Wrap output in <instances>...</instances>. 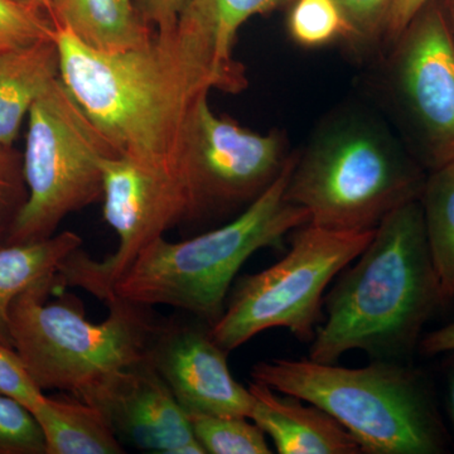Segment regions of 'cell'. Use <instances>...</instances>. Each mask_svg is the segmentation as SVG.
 <instances>
[{
    "label": "cell",
    "instance_id": "23",
    "mask_svg": "<svg viewBox=\"0 0 454 454\" xmlns=\"http://www.w3.org/2000/svg\"><path fill=\"white\" fill-rule=\"evenodd\" d=\"M0 454H46L43 434L32 411L0 394Z\"/></svg>",
    "mask_w": 454,
    "mask_h": 454
},
{
    "label": "cell",
    "instance_id": "30",
    "mask_svg": "<svg viewBox=\"0 0 454 454\" xmlns=\"http://www.w3.org/2000/svg\"><path fill=\"white\" fill-rule=\"evenodd\" d=\"M448 411H450V420L454 428V357L448 367Z\"/></svg>",
    "mask_w": 454,
    "mask_h": 454
},
{
    "label": "cell",
    "instance_id": "18",
    "mask_svg": "<svg viewBox=\"0 0 454 454\" xmlns=\"http://www.w3.org/2000/svg\"><path fill=\"white\" fill-rule=\"evenodd\" d=\"M427 240L444 304L454 301V160L428 172L422 195Z\"/></svg>",
    "mask_w": 454,
    "mask_h": 454
},
{
    "label": "cell",
    "instance_id": "14",
    "mask_svg": "<svg viewBox=\"0 0 454 454\" xmlns=\"http://www.w3.org/2000/svg\"><path fill=\"white\" fill-rule=\"evenodd\" d=\"M49 14L53 25L98 52L137 49L154 35L133 0H51Z\"/></svg>",
    "mask_w": 454,
    "mask_h": 454
},
{
    "label": "cell",
    "instance_id": "2",
    "mask_svg": "<svg viewBox=\"0 0 454 454\" xmlns=\"http://www.w3.org/2000/svg\"><path fill=\"white\" fill-rule=\"evenodd\" d=\"M419 200L390 212L372 241L325 297V322L310 360L336 364L349 351L397 361L419 346L424 325L443 306Z\"/></svg>",
    "mask_w": 454,
    "mask_h": 454
},
{
    "label": "cell",
    "instance_id": "25",
    "mask_svg": "<svg viewBox=\"0 0 454 454\" xmlns=\"http://www.w3.org/2000/svg\"><path fill=\"white\" fill-rule=\"evenodd\" d=\"M352 31V40L373 42L387 37L393 0H333Z\"/></svg>",
    "mask_w": 454,
    "mask_h": 454
},
{
    "label": "cell",
    "instance_id": "16",
    "mask_svg": "<svg viewBox=\"0 0 454 454\" xmlns=\"http://www.w3.org/2000/svg\"><path fill=\"white\" fill-rule=\"evenodd\" d=\"M32 414L43 434L46 454L125 453L106 415L82 397L44 394Z\"/></svg>",
    "mask_w": 454,
    "mask_h": 454
},
{
    "label": "cell",
    "instance_id": "8",
    "mask_svg": "<svg viewBox=\"0 0 454 454\" xmlns=\"http://www.w3.org/2000/svg\"><path fill=\"white\" fill-rule=\"evenodd\" d=\"M118 155L83 113L61 77L28 114L23 175L28 197L7 245L56 234L67 215L103 199L106 158Z\"/></svg>",
    "mask_w": 454,
    "mask_h": 454
},
{
    "label": "cell",
    "instance_id": "1",
    "mask_svg": "<svg viewBox=\"0 0 454 454\" xmlns=\"http://www.w3.org/2000/svg\"><path fill=\"white\" fill-rule=\"evenodd\" d=\"M66 88L116 153L187 188L197 107L211 90L241 91L243 66L221 61L210 42L178 20L143 46L118 53L89 49L55 26ZM190 197V195H188Z\"/></svg>",
    "mask_w": 454,
    "mask_h": 454
},
{
    "label": "cell",
    "instance_id": "10",
    "mask_svg": "<svg viewBox=\"0 0 454 454\" xmlns=\"http://www.w3.org/2000/svg\"><path fill=\"white\" fill-rule=\"evenodd\" d=\"M291 157L283 134L245 129L216 115L203 98L191 133L187 220L245 210L282 175Z\"/></svg>",
    "mask_w": 454,
    "mask_h": 454
},
{
    "label": "cell",
    "instance_id": "22",
    "mask_svg": "<svg viewBox=\"0 0 454 454\" xmlns=\"http://www.w3.org/2000/svg\"><path fill=\"white\" fill-rule=\"evenodd\" d=\"M55 32L46 12L17 0H0V57L53 37Z\"/></svg>",
    "mask_w": 454,
    "mask_h": 454
},
{
    "label": "cell",
    "instance_id": "32",
    "mask_svg": "<svg viewBox=\"0 0 454 454\" xmlns=\"http://www.w3.org/2000/svg\"><path fill=\"white\" fill-rule=\"evenodd\" d=\"M17 2L38 9V11L46 12V13H49L50 11L51 0H17Z\"/></svg>",
    "mask_w": 454,
    "mask_h": 454
},
{
    "label": "cell",
    "instance_id": "12",
    "mask_svg": "<svg viewBox=\"0 0 454 454\" xmlns=\"http://www.w3.org/2000/svg\"><path fill=\"white\" fill-rule=\"evenodd\" d=\"M80 397L106 415L122 444L149 453L205 454L186 411L148 358Z\"/></svg>",
    "mask_w": 454,
    "mask_h": 454
},
{
    "label": "cell",
    "instance_id": "15",
    "mask_svg": "<svg viewBox=\"0 0 454 454\" xmlns=\"http://www.w3.org/2000/svg\"><path fill=\"white\" fill-rule=\"evenodd\" d=\"M59 74L55 35L0 57V145H13L33 104Z\"/></svg>",
    "mask_w": 454,
    "mask_h": 454
},
{
    "label": "cell",
    "instance_id": "5",
    "mask_svg": "<svg viewBox=\"0 0 454 454\" xmlns=\"http://www.w3.org/2000/svg\"><path fill=\"white\" fill-rule=\"evenodd\" d=\"M253 381L324 409L364 454H441L448 435L428 381L397 361L342 367L310 358L262 361Z\"/></svg>",
    "mask_w": 454,
    "mask_h": 454
},
{
    "label": "cell",
    "instance_id": "13",
    "mask_svg": "<svg viewBox=\"0 0 454 454\" xmlns=\"http://www.w3.org/2000/svg\"><path fill=\"white\" fill-rule=\"evenodd\" d=\"M252 419L280 454H363L356 439L324 409L252 381Z\"/></svg>",
    "mask_w": 454,
    "mask_h": 454
},
{
    "label": "cell",
    "instance_id": "26",
    "mask_svg": "<svg viewBox=\"0 0 454 454\" xmlns=\"http://www.w3.org/2000/svg\"><path fill=\"white\" fill-rule=\"evenodd\" d=\"M0 394L17 400L31 411L44 396L43 391L32 380L16 349L3 343H0Z\"/></svg>",
    "mask_w": 454,
    "mask_h": 454
},
{
    "label": "cell",
    "instance_id": "24",
    "mask_svg": "<svg viewBox=\"0 0 454 454\" xmlns=\"http://www.w3.org/2000/svg\"><path fill=\"white\" fill-rule=\"evenodd\" d=\"M27 197L22 158L12 146L0 145V247L7 245L12 227Z\"/></svg>",
    "mask_w": 454,
    "mask_h": 454
},
{
    "label": "cell",
    "instance_id": "3",
    "mask_svg": "<svg viewBox=\"0 0 454 454\" xmlns=\"http://www.w3.org/2000/svg\"><path fill=\"white\" fill-rule=\"evenodd\" d=\"M427 177L399 134L351 106L330 114L297 154L286 199L306 208L317 226L370 231L390 212L419 200Z\"/></svg>",
    "mask_w": 454,
    "mask_h": 454
},
{
    "label": "cell",
    "instance_id": "11",
    "mask_svg": "<svg viewBox=\"0 0 454 454\" xmlns=\"http://www.w3.org/2000/svg\"><path fill=\"white\" fill-rule=\"evenodd\" d=\"M227 355L211 336L210 325L193 317V321L160 319L146 358L188 417L249 418L252 394L235 380Z\"/></svg>",
    "mask_w": 454,
    "mask_h": 454
},
{
    "label": "cell",
    "instance_id": "20",
    "mask_svg": "<svg viewBox=\"0 0 454 454\" xmlns=\"http://www.w3.org/2000/svg\"><path fill=\"white\" fill-rule=\"evenodd\" d=\"M191 426L205 453L270 454L267 434L247 417L190 415Z\"/></svg>",
    "mask_w": 454,
    "mask_h": 454
},
{
    "label": "cell",
    "instance_id": "6",
    "mask_svg": "<svg viewBox=\"0 0 454 454\" xmlns=\"http://www.w3.org/2000/svg\"><path fill=\"white\" fill-rule=\"evenodd\" d=\"M57 276V274H56ZM56 276L31 286L11 309L13 348L42 391L82 396L114 373L148 357L160 319L152 307L114 297L101 324L80 304L47 301Z\"/></svg>",
    "mask_w": 454,
    "mask_h": 454
},
{
    "label": "cell",
    "instance_id": "17",
    "mask_svg": "<svg viewBox=\"0 0 454 454\" xmlns=\"http://www.w3.org/2000/svg\"><path fill=\"white\" fill-rule=\"evenodd\" d=\"M82 245L79 235L62 231L44 240L0 247V343L13 348L11 309L14 301L35 284L55 277Z\"/></svg>",
    "mask_w": 454,
    "mask_h": 454
},
{
    "label": "cell",
    "instance_id": "4",
    "mask_svg": "<svg viewBox=\"0 0 454 454\" xmlns=\"http://www.w3.org/2000/svg\"><path fill=\"white\" fill-rule=\"evenodd\" d=\"M295 160L292 154L276 182L226 225L178 243L164 236L152 241L115 283L113 297L173 307L214 325L245 262L310 223L306 208L286 199Z\"/></svg>",
    "mask_w": 454,
    "mask_h": 454
},
{
    "label": "cell",
    "instance_id": "28",
    "mask_svg": "<svg viewBox=\"0 0 454 454\" xmlns=\"http://www.w3.org/2000/svg\"><path fill=\"white\" fill-rule=\"evenodd\" d=\"M429 0H393L387 38L393 43Z\"/></svg>",
    "mask_w": 454,
    "mask_h": 454
},
{
    "label": "cell",
    "instance_id": "21",
    "mask_svg": "<svg viewBox=\"0 0 454 454\" xmlns=\"http://www.w3.org/2000/svg\"><path fill=\"white\" fill-rule=\"evenodd\" d=\"M288 28L301 46H325L337 38L352 40L351 27L333 0H291Z\"/></svg>",
    "mask_w": 454,
    "mask_h": 454
},
{
    "label": "cell",
    "instance_id": "9",
    "mask_svg": "<svg viewBox=\"0 0 454 454\" xmlns=\"http://www.w3.org/2000/svg\"><path fill=\"white\" fill-rule=\"evenodd\" d=\"M387 97L399 137L427 172L454 160V38L429 0L393 42Z\"/></svg>",
    "mask_w": 454,
    "mask_h": 454
},
{
    "label": "cell",
    "instance_id": "19",
    "mask_svg": "<svg viewBox=\"0 0 454 454\" xmlns=\"http://www.w3.org/2000/svg\"><path fill=\"white\" fill-rule=\"evenodd\" d=\"M291 0H188L178 20L210 42L221 61L236 65L232 57L239 28L249 18L276 11Z\"/></svg>",
    "mask_w": 454,
    "mask_h": 454
},
{
    "label": "cell",
    "instance_id": "7",
    "mask_svg": "<svg viewBox=\"0 0 454 454\" xmlns=\"http://www.w3.org/2000/svg\"><path fill=\"white\" fill-rule=\"evenodd\" d=\"M373 234L375 230L336 231L310 223L298 227L279 262L239 280L223 315L210 325L211 336L227 352L271 328L312 342L324 322L325 289Z\"/></svg>",
    "mask_w": 454,
    "mask_h": 454
},
{
    "label": "cell",
    "instance_id": "29",
    "mask_svg": "<svg viewBox=\"0 0 454 454\" xmlns=\"http://www.w3.org/2000/svg\"><path fill=\"white\" fill-rule=\"evenodd\" d=\"M420 351L424 355H439L454 352V322L433 331L420 340Z\"/></svg>",
    "mask_w": 454,
    "mask_h": 454
},
{
    "label": "cell",
    "instance_id": "27",
    "mask_svg": "<svg viewBox=\"0 0 454 454\" xmlns=\"http://www.w3.org/2000/svg\"><path fill=\"white\" fill-rule=\"evenodd\" d=\"M187 4L188 0H138L137 5L154 32L164 35L175 31Z\"/></svg>",
    "mask_w": 454,
    "mask_h": 454
},
{
    "label": "cell",
    "instance_id": "31",
    "mask_svg": "<svg viewBox=\"0 0 454 454\" xmlns=\"http://www.w3.org/2000/svg\"><path fill=\"white\" fill-rule=\"evenodd\" d=\"M454 38V0H437Z\"/></svg>",
    "mask_w": 454,
    "mask_h": 454
}]
</instances>
